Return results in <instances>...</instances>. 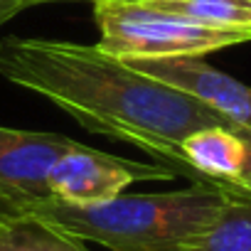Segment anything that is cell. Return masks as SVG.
I'll list each match as a JSON object with an SVG mask.
<instances>
[{
  "mask_svg": "<svg viewBox=\"0 0 251 251\" xmlns=\"http://www.w3.org/2000/svg\"><path fill=\"white\" fill-rule=\"evenodd\" d=\"M0 76L52 101L89 133L131 143L192 182L182 141L209 126L234 128L195 96L138 72L99 45L5 37Z\"/></svg>",
  "mask_w": 251,
  "mask_h": 251,
  "instance_id": "1",
  "label": "cell"
},
{
  "mask_svg": "<svg viewBox=\"0 0 251 251\" xmlns=\"http://www.w3.org/2000/svg\"><path fill=\"white\" fill-rule=\"evenodd\" d=\"M224 200L222 185L200 180L173 192L118 195L86 207L50 200L30 214L108 251H187L219 214Z\"/></svg>",
  "mask_w": 251,
  "mask_h": 251,
  "instance_id": "2",
  "label": "cell"
},
{
  "mask_svg": "<svg viewBox=\"0 0 251 251\" xmlns=\"http://www.w3.org/2000/svg\"><path fill=\"white\" fill-rule=\"evenodd\" d=\"M94 23L99 50L131 59L204 57L217 50L251 42L249 30H212L180 15L158 10L146 0H96Z\"/></svg>",
  "mask_w": 251,
  "mask_h": 251,
  "instance_id": "3",
  "label": "cell"
},
{
  "mask_svg": "<svg viewBox=\"0 0 251 251\" xmlns=\"http://www.w3.org/2000/svg\"><path fill=\"white\" fill-rule=\"evenodd\" d=\"M177 173L163 163H141L116 158L76 143L50 170L47 187L52 200L64 204H99L123 195L136 182L175 180Z\"/></svg>",
  "mask_w": 251,
  "mask_h": 251,
  "instance_id": "4",
  "label": "cell"
},
{
  "mask_svg": "<svg viewBox=\"0 0 251 251\" xmlns=\"http://www.w3.org/2000/svg\"><path fill=\"white\" fill-rule=\"evenodd\" d=\"M76 141L62 133H40L0 126V197L23 212L52 200L47 175Z\"/></svg>",
  "mask_w": 251,
  "mask_h": 251,
  "instance_id": "5",
  "label": "cell"
},
{
  "mask_svg": "<svg viewBox=\"0 0 251 251\" xmlns=\"http://www.w3.org/2000/svg\"><path fill=\"white\" fill-rule=\"evenodd\" d=\"M138 72L160 79L229 121L234 128L251 131V86L214 69L202 57H168V59H131Z\"/></svg>",
  "mask_w": 251,
  "mask_h": 251,
  "instance_id": "6",
  "label": "cell"
},
{
  "mask_svg": "<svg viewBox=\"0 0 251 251\" xmlns=\"http://www.w3.org/2000/svg\"><path fill=\"white\" fill-rule=\"evenodd\" d=\"M182 158L195 177V182H217L222 187H236L246 146L239 136V128L229 126H209L190 133L182 141Z\"/></svg>",
  "mask_w": 251,
  "mask_h": 251,
  "instance_id": "7",
  "label": "cell"
},
{
  "mask_svg": "<svg viewBox=\"0 0 251 251\" xmlns=\"http://www.w3.org/2000/svg\"><path fill=\"white\" fill-rule=\"evenodd\" d=\"M224 204L187 251H251V195L224 187Z\"/></svg>",
  "mask_w": 251,
  "mask_h": 251,
  "instance_id": "8",
  "label": "cell"
},
{
  "mask_svg": "<svg viewBox=\"0 0 251 251\" xmlns=\"http://www.w3.org/2000/svg\"><path fill=\"white\" fill-rule=\"evenodd\" d=\"M0 251H91L86 241L37 214H18L0 224Z\"/></svg>",
  "mask_w": 251,
  "mask_h": 251,
  "instance_id": "9",
  "label": "cell"
},
{
  "mask_svg": "<svg viewBox=\"0 0 251 251\" xmlns=\"http://www.w3.org/2000/svg\"><path fill=\"white\" fill-rule=\"evenodd\" d=\"M146 3L202 27L251 32V0H146Z\"/></svg>",
  "mask_w": 251,
  "mask_h": 251,
  "instance_id": "10",
  "label": "cell"
},
{
  "mask_svg": "<svg viewBox=\"0 0 251 251\" xmlns=\"http://www.w3.org/2000/svg\"><path fill=\"white\" fill-rule=\"evenodd\" d=\"M239 136L244 138V146H246V158H244V170H241V177L236 182V190H244L251 195V131H241L239 128Z\"/></svg>",
  "mask_w": 251,
  "mask_h": 251,
  "instance_id": "11",
  "label": "cell"
},
{
  "mask_svg": "<svg viewBox=\"0 0 251 251\" xmlns=\"http://www.w3.org/2000/svg\"><path fill=\"white\" fill-rule=\"evenodd\" d=\"M18 214H25L23 209H18L13 202H8V200H3L0 197V224H3L5 219H13V217H18Z\"/></svg>",
  "mask_w": 251,
  "mask_h": 251,
  "instance_id": "12",
  "label": "cell"
},
{
  "mask_svg": "<svg viewBox=\"0 0 251 251\" xmlns=\"http://www.w3.org/2000/svg\"><path fill=\"white\" fill-rule=\"evenodd\" d=\"M45 3H96V0H27V8L45 5Z\"/></svg>",
  "mask_w": 251,
  "mask_h": 251,
  "instance_id": "13",
  "label": "cell"
}]
</instances>
